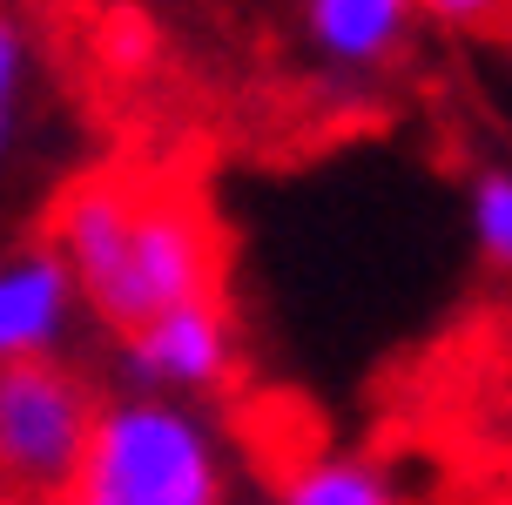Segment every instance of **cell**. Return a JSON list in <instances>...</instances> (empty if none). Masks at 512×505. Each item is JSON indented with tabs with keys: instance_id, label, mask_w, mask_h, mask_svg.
<instances>
[{
	"instance_id": "obj_1",
	"label": "cell",
	"mask_w": 512,
	"mask_h": 505,
	"mask_svg": "<svg viewBox=\"0 0 512 505\" xmlns=\"http://www.w3.org/2000/svg\"><path fill=\"white\" fill-rule=\"evenodd\" d=\"M48 243L68 263L81 310L115 337L223 290L216 216L196 189L169 176H142V169L75 176L54 202Z\"/></svg>"
},
{
	"instance_id": "obj_2",
	"label": "cell",
	"mask_w": 512,
	"mask_h": 505,
	"mask_svg": "<svg viewBox=\"0 0 512 505\" xmlns=\"http://www.w3.org/2000/svg\"><path fill=\"white\" fill-rule=\"evenodd\" d=\"M223 438L196 404L122 391L95 411L68 505H223Z\"/></svg>"
},
{
	"instance_id": "obj_3",
	"label": "cell",
	"mask_w": 512,
	"mask_h": 505,
	"mask_svg": "<svg viewBox=\"0 0 512 505\" xmlns=\"http://www.w3.org/2000/svg\"><path fill=\"white\" fill-rule=\"evenodd\" d=\"M102 398L61 364H14L0 371V479L14 492H68L88 452Z\"/></svg>"
},
{
	"instance_id": "obj_4",
	"label": "cell",
	"mask_w": 512,
	"mask_h": 505,
	"mask_svg": "<svg viewBox=\"0 0 512 505\" xmlns=\"http://www.w3.org/2000/svg\"><path fill=\"white\" fill-rule=\"evenodd\" d=\"M230 364H236V324H230V310H223V297L162 310L155 324L122 337V378L142 398L189 404L230 378Z\"/></svg>"
},
{
	"instance_id": "obj_5",
	"label": "cell",
	"mask_w": 512,
	"mask_h": 505,
	"mask_svg": "<svg viewBox=\"0 0 512 505\" xmlns=\"http://www.w3.org/2000/svg\"><path fill=\"white\" fill-rule=\"evenodd\" d=\"M75 283L48 236H27L0 250V371L14 364H54L75 330Z\"/></svg>"
},
{
	"instance_id": "obj_6",
	"label": "cell",
	"mask_w": 512,
	"mask_h": 505,
	"mask_svg": "<svg viewBox=\"0 0 512 505\" xmlns=\"http://www.w3.org/2000/svg\"><path fill=\"white\" fill-rule=\"evenodd\" d=\"M411 34V7L405 0H310L304 7V48L324 68H351L371 75Z\"/></svg>"
},
{
	"instance_id": "obj_7",
	"label": "cell",
	"mask_w": 512,
	"mask_h": 505,
	"mask_svg": "<svg viewBox=\"0 0 512 505\" xmlns=\"http://www.w3.org/2000/svg\"><path fill=\"white\" fill-rule=\"evenodd\" d=\"M277 505H405L391 465L364 452H317L277 485Z\"/></svg>"
},
{
	"instance_id": "obj_8",
	"label": "cell",
	"mask_w": 512,
	"mask_h": 505,
	"mask_svg": "<svg viewBox=\"0 0 512 505\" xmlns=\"http://www.w3.org/2000/svg\"><path fill=\"white\" fill-rule=\"evenodd\" d=\"M465 216H472V243H479V256H486L492 270H512V169L472 176Z\"/></svg>"
},
{
	"instance_id": "obj_9",
	"label": "cell",
	"mask_w": 512,
	"mask_h": 505,
	"mask_svg": "<svg viewBox=\"0 0 512 505\" xmlns=\"http://www.w3.org/2000/svg\"><path fill=\"white\" fill-rule=\"evenodd\" d=\"M27 81H34V34H27V21L0 14V162L14 155V135H21Z\"/></svg>"
},
{
	"instance_id": "obj_10",
	"label": "cell",
	"mask_w": 512,
	"mask_h": 505,
	"mask_svg": "<svg viewBox=\"0 0 512 505\" xmlns=\"http://www.w3.org/2000/svg\"><path fill=\"white\" fill-rule=\"evenodd\" d=\"M155 54H162V34L142 14H115L102 27V61L115 75H142V68H155Z\"/></svg>"
}]
</instances>
